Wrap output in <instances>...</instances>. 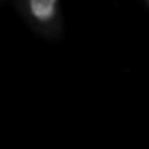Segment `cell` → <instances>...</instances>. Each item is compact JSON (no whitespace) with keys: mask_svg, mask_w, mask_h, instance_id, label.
Returning <instances> with one entry per match:
<instances>
[{"mask_svg":"<svg viewBox=\"0 0 149 149\" xmlns=\"http://www.w3.org/2000/svg\"><path fill=\"white\" fill-rule=\"evenodd\" d=\"M18 9L39 35L47 39L61 37V0H18Z\"/></svg>","mask_w":149,"mask_h":149,"instance_id":"1","label":"cell"},{"mask_svg":"<svg viewBox=\"0 0 149 149\" xmlns=\"http://www.w3.org/2000/svg\"><path fill=\"white\" fill-rule=\"evenodd\" d=\"M144 2H146V4H147V6H149V0H144Z\"/></svg>","mask_w":149,"mask_h":149,"instance_id":"2","label":"cell"}]
</instances>
